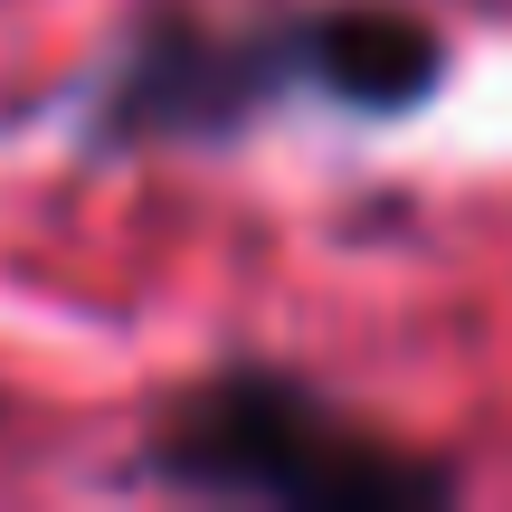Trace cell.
Masks as SVG:
<instances>
[{
    "label": "cell",
    "mask_w": 512,
    "mask_h": 512,
    "mask_svg": "<svg viewBox=\"0 0 512 512\" xmlns=\"http://www.w3.org/2000/svg\"><path fill=\"white\" fill-rule=\"evenodd\" d=\"M143 475L200 503H266V512H437L456 503V475L408 446L370 437L323 389L285 380L266 361L209 370L200 389L152 418Z\"/></svg>",
    "instance_id": "1"
},
{
    "label": "cell",
    "mask_w": 512,
    "mask_h": 512,
    "mask_svg": "<svg viewBox=\"0 0 512 512\" xmlns=\"http://www.w3.org/2000/svg\"><path fill=\"white\" fill-rule=\"evenodd\" d=\"M446 86V38L399 0H332L304 10V95L361 114V124H399V114L437 105Z\"/></svg>",
    "instance_id": "3"
},
{
    "label": "cell",
    "mask_w": 512,
    "mask_h": 512,
    "mask_svg": "<svg viewBox=\"0 0 512 512\" xmlns=\"http://www.w3.org/2000/svg\"><path fill=\"white\" fill-rule=\"evenodd\" d=\"M304 95V19L266 29H209V19H143L105 57L86 143L95 152H152V143H238L256 114Z\"/></svg>",
    "instance_id": "2"
}]
</instances>
